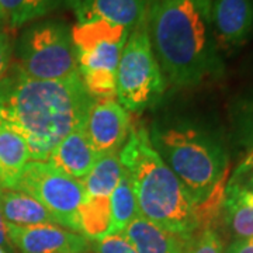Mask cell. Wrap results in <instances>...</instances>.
<instances>
[{
  "label": "cell",
  "instance_id": "6da1fadb",
  "mask_svg": "<svg viewBox=\"0 0 253 253\" xmlns=\"http://www.w3.org/2000/svg\"><path fill=\"white\" fill-rule=\"evenodd\" d=\"M93 100L79 73L36 81L11 63L0 81V121L27 142L30 161H48L55 146L82 126Z\"/></svg>",
  "mask_w": 253,
  "mask_h": 253
},
{
  "label": "cell",
  "instance_id": "7a4b0ae2",
  "mask_svg": "<svg viewBox=\"0 0 253 253\" xmlns=\"http://www.w3.org/2000/svg\"><path fill=\"white\" fill-rule=\"evenodd\" d=\"M212 0H149L148 34L166 82L197 86L224 72L212 20Z\"/></svg>",
  "mask_w": 253,
  "mask_h": 253
},
{
  "label": "cell",
  "instance_id": "3957f363",
  "mask_svg": "<svg viewBox=\"0 0 253 253\" xmlns=\"http://www.w3.org/2000/svg\"><path fill=\"white\" fill-rule=\"evenodd\" d=\"M120 158L131 181L139 215L179 235L199 232L204 221L201 207L155 151L144 126L131 128Z\"/></svg>",
  "mask_w": 253,
  "mask_h": 253
},
{
  "label": "cell",
  "instance_id": "277c9868",
  "mask_svg": "<svg viewBox=\"0 0 253 253\" xmlns=\"http://www.w3.org/2000/svg\"><path fill=\"white\" fill-rule=\"evenodd\" d=\"M149 139L163 162L197 206L211 199L226 168V155L214 136L193 126H151Z\"/></svg>",
  "mask_w": 253,
  "mask_h": 253
},
{
  "label": "cell",
  "instance_id": "5b68a950",
  "mask_svg": "<svg viewBox=\"0 0 253 253\" xmlns=\"http://www.w3.org/2000/svg\"><path fill=\"white\" fill-rule=\"evenodd\" d=\"M131 31L101 20L72 27L78 72L93 99H116L118 63Z\"/></svg>",
  "mask_w": 253,
  "mask_h": 253
},
{
  "label": "cell",
  "instance_id": "8992f818",
  "mask_svg": "<svg viewBox=\"0 0 253 253\" xmlns=\"http://www.w3.org/2000/svg\"><path fill=\"white\" fill-rule=\"evenodd\" d=\"M20 72L36 81H61L78 75L72 27L62 20L28 24L14 42Z\"/></svg>",
  "mask_w": 253,
  "mask_h": 253
},
{
  "label": "cell",
  "instance_id": "52a82bcc",
  "mask_svg": "<svg viewBox=\"0 0 253 253\" xmlns=\"http://www.w3.org/2000/svg\"><path fill=\"white\" fill-rule=\"evenodd\" d=\"M166 86L168 82L149 41L145 13L129 33L120 58L116 97L128 113H141L159 103Z\"/></svg>",
  "mask_w": 253,
  "mask_h": 253
},
{
  "label": "cell",
  "instance_id": "ba28073f",
  "mask_svg": "<svg viewBox=\"0 0 253 253\" xmlns=\"http://www.w3.org/2000/svg\"><path fill=\"white\" fill-rule=\"evenodd\" d=\"M42 204L58 225L79 231V208L86 199L81 180L65 174L48 161H30L13 184Z\"/></svg>",
  "mask_w": 253,
  "mask_h": 253
},
{
  "label": "cell",
  "instance_id": "9c48e42d",
  "mask_svg": "<svg viewBox=\"0 0 253 253\" xmlns=\"http://www.w3.org/2000/svg\"><path fill=\"white\" fill-rule=\"evenodd\" d=\"M82 128L89 142L101 155L120 152L131 132V117L117 99H94Z\"/></svg>",
  "mask_w": 253,
  "mask_h": 253
},
{
  "label": "cell",
  "instance_id": "30bf717a",
  "mask_svg": "<svg viewBox=\"0 0 253 253\" xmlns=\"http://www.w3.org/2000/svg\"><path fill=\"white\" fill-rule=\"evenodd\" d=\"M7 235L20 253H89L90 241L56 224L17 226L7 224Z\"/></svg>",
  "mask_w": 253,
  "mask_h": 253
},
{
  "label": "cell",
  "instance_id": "8fae6325",
  "mask_svg": "<svg viewBox=\"0 0 253 253\" xmlns=\"http://www.w3.org/2000/svg\"><path fill=\"white\" fill-rule=\"evenodd\" d=\"M211 20L219 52L236 49L253 34V0H212Z\"/></svg>",
  "mask_w": 253,
  "mask_h": 253
},
{
  "label": "cell",
  "instance_id": "7c38bea8",
  "mask_svg": "<svg viewBox=\"0 0 253 253\" xmlns=\"http://www.w3.org/2000/svg\"><path fill=\"white\" fill-rule=\"evenodd\" d=\"M149 0H69L76 23L101 20L121 27L132 28L146 13Z\"/></svg>",
  "mask_w": 253,
  "mask_h": 253
},
{
  "label": "cell",
  "instance_id": "4fadbf2b",
  "mask_svg": "<svg viewBox=\"0 0 253 253\" xmlns=\"http://www.w3.org/2000/svg\"><path fill=\"white\" fill-rule=\"evenodd\" d=\"M121 234L132 245L136 253H186L190 238L193 236L170 232L142 215L131 221Z\"/></svg>",
  "mask_w": 253,
  "mask_h": 253
},
{
  "label": "cell",
  "instance_id": "5bb4252c",
  "mask_svg": "<svg viewBox=\"0 0 253 253\" xmlns=\"http://www.w3.org/2000/svg\"><path fill=\"white\" fill-rule=\"evenodd\" d=\"M99 155L93 149L83 128L79 126L63 138L51 152L48 162L65 174L82 180L90 172Z\"/></svg>",
  "mask_w": 253,
  "mask_h": 253
},
{
  "label": "cell",
  "instance_id": "9a60e30c",
  "mask_svg": "<svg viewBox=\"0 0 253 253\" xmlns=\"http://www.w3.org/2000/svg\"><path fill=\"white\" fill-rule=\"evenodd\" d=\"M0 211L7 224L17 226L56 224L52 215L34 197L13 189L0 190ZM58 225V224H56Z\"/></svg>",
  "mask_w": 253,
  "mask_h": 253
},
{
  "label": "cell",
  "instance_id": "2e32d148",
  "mask_svg": "<svg viewBox=\"0 0 253 253\" xmlns=\"http://www.w3.org/2000/svg\"><path fill=\"white\" fill-rule=\"evenodd\" d=\"M224 215L236 239L253 238V189L236 179L231 181L225 191Z\"/></svg>",
  "mask_w": 253,
  "mask_h": 253
},
{
  "label": "cell",
  "instance_id": "e0dca14e",
  "mask_svg": "<svg viewBox=\"0 0 253 253\" xmlns=\"http://www.w3.org/2000/svg\"><path fill=\"white\" fill-rule=\"evenodd\" d=\"M30 162L27 142L0 121V183L11 189L23 168Z\"/></svg>",
  "mask_w": 253,
  "mask_h": 253
},
{
  "label": "cell",
  "instance_id": "ac0fdd59",
  "mask_svg": "<svg viewBox=\"0 0 253 253\" xmlns=\"http://www.w3.org/2000/svg\"><path fill=\"white\" fill-rule=\"evenodd\" d=\"M69 0H0L4 27L17 30L36 23L55 10L68 7Z\"/></svg>",
  "mask_w": 253,
  "mask_h": 253
},
{
  "label": "cell",
  "instance_id": "d6986e66",
  "mask_svg": "<svg viewBox=\"0 0 253 253\" xmlns=\"http://www.w3.org/2000/svg\"><path fill=\"white\" fill-rule=\"evenodd\" d=\"M121 174H123V165H121L120 152H113V154L99 156L90 172L81 181L84 187L86 196L110 199V194L116 189Z\"/></svg>",
  "mask_w": 253,
  "mask_h": 253
},
{
  "label": "cell",
  "instance_id": "ffe728a7",
  "mask_svg": "<svg viewBox=\"0 0 253 253\" xmlns=\"http://www.w3.org/2000/svg\"><path fill=\"white\" fill-rule=\"evenodd\" d=\"M139 215L131 181L123 169L120 181L110 194V226L107 235L121 234Z\"/></svg>",
  "mask_w": 253,
  "mask_h": 253
},
{
  "label": "cell",
  "instance_id": "44dd1931",
  "mask_svg": "<svg viewBox=\"0 0 253 253\" xmlns=\"http://www.w3.org/2000/svg\"><path fill=\"white\" fill-rule=\"evenodd\" d=\"M110 226V199L89 197L79 208V231L89 241L107 235Z\"/></svg>",
  "mask_w": 253,
  "mask_h": 253
},
{
  "label": "cell",
  "instance_id": "7402d4cb",
  "mask_svg": "<svg viewBox=\"0 0 253 253\" xmlns=\"http://www.w3.org/2000/svg\"><path fill=\"white\" fill-rule=\"evenodd\" d=\"M186 253H225V251L217 232L211 228H203L190 238Z\"/></svg>",
  "mask_w": 253,
  "mask_h": 253
},
{
  "label": "cell",
  "instance_id": "603a6c76",
  "mask_svg": "<svg viewBox=\"0 0 253 253\" xmlns=\"http://www.w3.org/2000/svg\"><path fill=\"white\" fill-rule=\"evenodd\" d=\"M90 249L94 253H136L123 234L106 235L96 241H90Z\"/></svg>",
  "mask_w": 253,
  "mask_h": 253
},
{
  "label": "cell",
  "instance_id": "cb8c5ba5",
  "mask_svg": "<svg viewBox=\"0 0 253 253\" xmlns=\"http://www.w3.org/2000/svg\"><path fill=\"white\" fill-rule=\"evenodd\" d=\"M14 41L7 30H0V81L7 75L13 63Z\"/></svg>",
  "mask_w": 253,
  "mask_h": 253
},
{
  "label": "cell",
  "instance_id": "d4e9b609",
  "mask_svg": "<svg viewBox=\"0 0 253 253\" xmlns=\"http://www.w3.org/2000/svg\"><path fill=\"white\" fill-rule=\"evenodd\" d=\"M225 253H253V238L236 239Z\"/></svg>",
  "mask_w": 253,
  "mask_h": 253
},
{
  "label": "cell",
  "instance_id": "484cf974",
  "mask_svg": "<svg viewBox=\"0 0 253 253\" xmlns=\"http://www.w3.org/2000/svg\"><path fill=\"white\" fill-rule=\"evenodd\" d=\"M236 174H238V176H239V174L242 176V177L239 179L241 183H244L245 186L253 189V163H251L249 166H246V168L241 169V170H238Z\"/></svg>",
  "mask_w": 253,
  "mask_h": 253
},
{
  "label": "cell",
  "instance_id": "4316f807",
  "mask_svg": "<svg viewBox=\"0 0 253 253\" xmlns=\"http://www.w3.org/2000/svg\"><path fill=\"white\" fill-rule=\"evenodd\" d=\"M10 246L11 244H10L9 235H7V222L0 211V248H10Z\"/></svg>",
  "mask_w": 253,
  "mask_h": 253
},
{
  "label": "cell",
  "instance_id": "83f0119b",
  "mask_svg": "<svg viewBox=\"0 0 253 253\" xmlns=\"http://www.w3.org/2000/svg\"><path fill=\"white\" fill-rule=\"evenodd\" d=\"M251 163H253V148H252V151L249 152V155L246 156V159H245L244 163L241 165V168H239L238 170H241V169H244V168H246V166H249Z\"/></svg>",
  "mask_w": 253,
  "mask_h": 253
},
{
  "label": "cell",
  "instance_id": "f1b7e54d",
  "mask_svg": "<svg viewBox=\"0 0 253 253\" xmlns=\"http://www.w3.org/2000/svg\"><path fill=\"white\" fill-rule=\"evenodd\" d=\"M4 28V21H3V16H1V10H0V30Z\"/></svg>",
  "mask_w": 253,
  "mask_h": 253
},
{
  "label": "cell",
  "instance_id": "f546056e",
  "mask_svg": "<svg viewBox=\"0 0 253 253\" xmlns=\"http://www.w3.org/2000/svg\"><path fill=\"white\" fill-rule=\"evenodd\" d=\"M0 253H7V252H6V251H4L3 248H0Z\"/></svg>",
  "mask_w": 253,
  "mask_h": 253
},
{
  "label": "cell",
  "instance_id": "4dcf8cb0",
  "mask_svg": "<svg viewBox=\"0 0 253 253\" xmlns=\"http://www.w3.org/2000/svg\"><path fill=\"white\" fill-rule=\"evenodd\" d=\"M0 190H1V183H0Z\"/></svg>",
  "mask_w": 253,
  "mask_h": 253
}]
</instances>
